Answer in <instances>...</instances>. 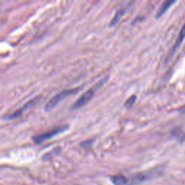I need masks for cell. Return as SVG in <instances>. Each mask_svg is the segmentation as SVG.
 <instances>
[{"label": "cell", "mask_w": 185, "mask_h": 185, "mask_svg": "<svg viewBox=\"0 0 185 185\" xmlns=\"http://www.w3.org/2000/svg\"><path fill=\"white\" fill-rule=\"evenodd\" d=\"M109 78V76L104 77L102 80H99V81L97 82L96 85H94L92 88H91L88 90L86 92L84 93L80 97V98L74 103L72 109H79V108L85 105V104L93 98L96 91H98V89H100V88L108 81Z\"/></svg>", "instance_id": "cell-1"}, {"label": "cell", "mask_w": 185, "mask_h": 185, "mask_svg": "<svg viewBox=\"0 0 185 185\" xmlns=\"http://www.w3.org/2000/svg\"><path fill=\"white\" fill-rule=\"evenodd\" d=\"M67 128H68L67 125H63V126L57 127H56V128H54L51 130L44 132V133L35 136V137H33V140L36 143H43V142L48 140L51 139V138L54 137V136L57 135V134L64 132Z\"/></svg>", "instance_id": "cell-2"}, {"label": "cell", "mask_w": 185, "mask_h": 185, "mask_svg": "<svg viewBox=\"0 0 185 185\" xmlns=\"http://www.w3.org/2000/svg\"><path fill=\"white\" fill-rule=\"evenodd\" d=\"M80 89V88H78L66 90V91H62L61 93H58V94L56 95L54 97H53V98L48 102V103L46 104V109L47 111L51 110V109H53L54 107H55V106H57L61 100H63L64 98L77 93Z\"/></svg>", "instance_id": "cell-3"}, {"label": "cell", "mask_w": 185, "mask_h": 185, "mask_svg": "<svg viewBox=\"0 0 185 185\" xmlns=\"http://www.w3.org/2000/svg\"><path fill=\"white\" fill-rule=\"evenodd\" d=\"M184 39H185V23L183 25L182 28H181L180 32H179V35H178L177 40H176L175 43H174V44L173 45V46H172L171 49L170 50L169 54H168V59H169L171 56H173L174 54V53H175L176 51H177L179 46H180V45L181 44V43H182V41H184Z\"/></svg>", "instance_id": "cell-4"}, {"label": "cell", "mask_w": 185, "mask_h": 185, "mask_svg": "<svg viewBox=\"0 0 185 185\" xmlns=\"http://www.w3.org/2000/svg\"><path fill=\"white\" fill-rule=\"evenodd\" d=\"M129 8V5L128 6H125V7H123V8H122L121 9H119V10L116 12V13L115 14V15L114 16V17H113L112 20L110 21L109 26L112 27V26H116V25L118 23L119 21L120 20V19H121V17H122V16L126 13L127 8Z\"/></svg>", "instance_id": "cell-5"}, {"label": "cell", "mask_w": 185, "mask_h": 185, "mask_svg": "<svg viewBox=\"0 0 185 185\" xmlns=\"http://www.w3.org/2000/svg\"><path fill=\"white\" fill-rule=\"evenodd\" d=\"M176 2V1H173V0H168V1L164 2L162 5H161V8H160L159 10H158L157 12H156V18H159L160 17H161L163 14L166 12L167 10L169 9L171 5L174 4Z\"/></svg>", "instance_id": "cell-6"}, {"label": "cell", "mask_w": 185, "mask_h": 185, "mask_svg": "<svg viewBox=\"0 0 185 185\" xmlns=\"http://www.w3.org/2000/svg\"><path fill=\"white\" fill-rule=\"evenodd\" d=\"M34 102H35V99H33V100H30L29 102H28V103L25 104V105L23 106V107H21L20 109H19L18 110L16 111L15 112H14L12 114L10 115L8 118H9V119H15V118H16V117H18V116H20V115L22 114L24 112V111H26L27 109H28V108H29L30 106H31L33 105V104L34 103Z\"/></svg>", "instance_id": "cell-7"}, {"label": "cell", "mask_w": 185, "mask_h": 185, "mask_svg": "<svg viewBox=\"0 0 185 185\" xmlns=\"http://www.w3.org/2000/svg\"><path fill=\"white\" fill-rule=\"evenodd\" d=\"M113 184L115 185H127L130 184V181L126 177L122 175L114 176L111 178Z\"/></svg>", "instance_id": "cell-8"}, {"label": "cell", "mask_w": 185, "mask_h": 185, "mask_svg": "<svg viewBox=\"0 0 185 185\" xmlns=\"http://www.w3.org/2000/svg\"><path fill=\"white\" fill-rule=\"evenodd\" d=\"M171 134L174 137H176L177 140L180 141H183L185 140V133L179 128L174 129L171 131Z\"/></svg>", "instance_id": "cell-9"}, {"label": "cell", "mask_w": 185, "mask_h": 185, "mask_svg": "<svg viewBox=\"0 0 185 185\" xmlns=\"http://www.w3.org/2000/svg\"><path fill=\"white\" fill-rule=\"evenodd\" d=\"M137 100V97L135 96H132L126 100L125 103V106L127 108H130L134 103V102Z\"/></svg>", "instance_id": "cell-10"}, {"label": "cell", "mask_w": 185, "mask_h": 185, "mask_svg": "<svg viewBox=\"0 0 185 185\" xmlns=\"http://www.w3.org/2000/svg\"><path fill=\"white\" fill-rule=\"evenodd\" d=\"M179 112H181V113H185V106H184L181 107L180 109H179Z\"/></svg>", "instance_id": "cell-11"}]
</instances>
